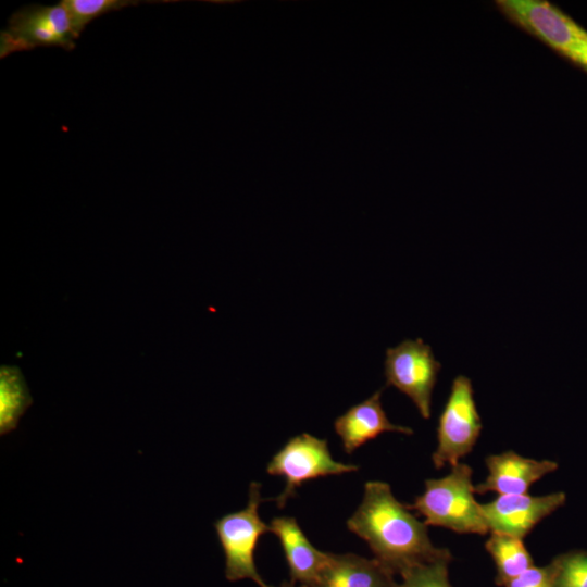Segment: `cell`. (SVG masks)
<instances>
[{
    "instance_id": "cell-1",
    "label": "cell",
    "mask_w": 587,
    "mask_h": 587,
    "mask_svg": "<svg viewBox=\"0 0 587 587\" xmlns=\"http://www.w3.org/2000/svg\"><path fill=\"white\" fill-rule=\"evenodd\" d=\"M411 511L395 498L387 483L367 482L347 527L367 542L377 561L401 576L417 565L451 555L448 549L434 546L427 525Z\"/></svg>"
},
{
    "instance_id": "cell-2",
    "label": "cell",
    "mask_w": 587,
    "mask_h": 587,
    "mask_svg": "<svg viewBox=\"0 0 587 587\" xmlns=\"http://www.w3.org/2000/svg\"><path fill=\"white\" fill-rule=\"evenodd\" d=\"M472 474L470 465L459 462L446 476L426 479L424 492L408 507L422 515L427 526L485 535L489 529L474 497Z\"/></svg>"
},
{
    "instance_id": "cell-3",
    "label": "cell",
    "mask_w": 587,
    "mask_h": 587,
    "mask_svg": "<svg viewBox=\"0 0 587 587\" xmlns=\"http://www.w3.org/2000/svg\"><path fill=\"white\" fill-rule=\"evenodd\" d=\"M499 10L516 26L587 73V29L545 0H499Z\"/></svg>"
},
{
    "instance_id": "cell-4",
    "label": "cell",
    "mask_w": 587,
    "mask_h": 587,
    "mask_svg": "<svg viewBox=\"0 0 587 587\" xmlns=\"http://www.w3.org/2000/svg\"><path fill=\"white\" fill-rule=\"evenodd\" d=\"M261 485L249 486L247 505L217 519L213 526L225 555V576L230 582L249 578L260 587L267 584L260 576L254 562V552L260 537L271 532L270 525L259 515L262 501Z\"/></svg>"
},
{
    "instance_id": "cell-5",
    "label": "cell",
    "mask_w": 587,
    "mask_h": 587,
    "mask_svg": "<svg viewBox=\"0 0 587 587\" xmlns=\"http://www.w3.org/2000/svg\"><path fill=\"white\" fill-rule=\"evenodd\" d=\"M482 427L472 382L464 375H458L438 419V444L432 455L435 467L457 465L474 448Z\"/></svg>"
},
{
    "instance_id": "cell-6",
    "label": "cell",
    "mask_w": 587,
    "mask_h": 587,
    "mask_svg": "<svg viewBox=\"0 0 587 587\" xmlns=\"http://www.w3.org/2000/svg\"><path fill=\"white\" fill-rule=\"evenodd\" d=\"M354 464L342 463L333 459L326 439L303 433L291 437L278 450L266 466L270 475L285 478V488L274 500L283 508L303 483L357 471Z\"/></svg>"
},
{
    "instance_id": "cell-7",
    "label": "cell",
    "mask_w": 587,
    "mask_h": 587,
    "mask_svg": "<svg viewBox=\"0 0 587 587\" xmlns=\"http://www.w3.org/2000/svg\"><path fill=\"white\" fill-rule=\"evenodd\" d=\"M77 38L61 3L26 5L11 15L8 27L1 32L0 58L38 47L73 50Z\"/></svg>"
},
{
    "instance_id": "cell-8",
    "label": "cell",
    "mask_w": 587,
    "mask_h": 587,
    "mask_svg": "<svg viewBox=\"0 0 587 587\" xmlns=\"http://www.w3.org/2000/svg\"><path fill=\"white\" fill-rule=\"evenodd\" d=\"M441 364L423 339H404L386 350V385L407 395L424 419L430 416L432 396Z\"/></svg>"
},
{
    "instance_id": "cell-9",
    "label": "cell",
    "mask_w": 587,
    "mask_h": 587,
    "mask_svg": "<svg viewBox=\"0 0 587 587\" xmlns=\"http://www.w3.org/2000/svg\"><path fill=\"white\" fill-rule=\"evenodd\" d=\"M566 495L557 491L542 496L502 495L480 503L490 533L508 534L523 539L540 521L565 503Z\"/></svg>"
},
{
    "instance_id": "cell-10",
    "label": "cell",
    "mask_w": 587,
    "mask_h": 587,
    "mask_svg": "<svg viewBox=\"0 0 587 587\" xmlns=\"http://www.w3.org/2000/svg\"><path fill=\"white\" fill-rule=\"evenodd\" d=\"M488 475L475 486V494H527L530 486L545 475L554 472L558 463L551 460L525 458L514 451L491 454L485 459Z\"/></svg>"
},
{
    "instance_id": "cell-11",
    "label": "cell",
    "mask_w": 587,
    "mask_h": 587,
    "mask_svg": "<svg viewBox=\"0 0 587 587\" xmlns=\"http://www.w3.org/2000/svg\"><path fill=\"white\" fill-rule=\"evenodd\" d=\"M383 389L352 405L335 420L334 428L346 453L351 454L365 442L386 432L411 435L413 429L391 423L382 404Z\"/></svg>"
},
{
    "instance_id": "cell-12",
    "label": "cell",
    "mask_w": 587,
    "mask_h": 587,
    "mask_svg": "<svg viewBox=\"0 0 587 587\" xmlns=\"http://www.w3.org/2000/svg\"><path fill=\"white\" fill-rule=\"evenodd\" d=\"M395 574L375 558L353 553L328 557L311 587H398Z\"/></svg>"
},
{
    "instance_id": "cell-13",
    "label": "cell",
    "mask_w": 587,
    "mask_h": 587,
    "mask_svg": "<svg viewBox=\"0 0 587 587\" xmlns=\"http://www.w3.org/2000/svg\"><path fill=\"white\" fill-rule=\"evenodd\" d=\"M270 529L282 545L291 580L311 587L328 557V552L316 549L294 517H274L270 523Z\"/></svg>"
},
{
    "instance_id": "cell-14",
    "label": "cell",
    "mask_w": 587,
    "mask_h": 587,
    "mask_svg": "<svg viewBox=\"0 0 587 587\" xmlns=\"http://www.w3.org/2000/svg\"><path fill=\"white\" fill-rule=\"evenodd\" d=\"M485 548L496 564L495 583L499 586L505 587L511 579L534 566L533 558L521 538L492 532Z\"/></svg>"
},
{
    "instance_id": "cell-15",
    "label": "cell",
    "mask_w": 587,
    "mask_h": 587,
    "mask_svg": "<svg viewBox=\"0 0 587 587\" xmlns=\"http://www.w3.org/2000/svg\"><path fill=\"white\" fill-rule=\"evenodd\" d=\"M25 379L16 366L2 365L0 369V433L13 430L20 417L32 404Z\"/></svg>"
},
{
    "instance_id": "cell-16",
    "label": "cell",
    "mask_w": 587,
    "mask_h": 587,
    "mask_svg": "<svg viewBox=\"0 0 587 587\" xmlns=\"http://www.w3.org/2000/svg\"><path fill=\"white\" fill-rule=\"evenodd\" d=\"M160 3L168 1H137V0H63L60 3L68 13L71 24L77 37L95 18L139 3Z\"/></svg>"
},
{
    "instance_id": "cell-17",
    "label": "cell",
    "mask_w": 587,
    "mask_h": 587,
    "mask_svg": "<svg viewBox=\"0 0 587 587\" xmlns=\"http://www.w3.org/2000/svg\"><path fill=\"white\" fill-rule=\"evenodd\" d=\"M451 559L442 557L407 571L398 587H452L448 573Z\"/></svg>"
},
{
    "instance_id": "cell-18",
    "label": "cell",
    "mask_w": 587,
    "mask_h": 587,
    "mask_svg": "<svg viewBox=\"0 0 587 587\" xmlns=\"http://www.w3.org/2000/svg\"><path fill=\"white\" fill-rule=\"evenodd\" d=\"M553 587H587V551L571 550L554 558Z\"/></svg>"
},
{
    "instance_id": "cell-19",
    "label": "cell",
    "mask_w": 587,
    "mask_h": 587,
    "mask_svg": "<svg viewBox=\"0 0 587 587\" xmlns=\"http://www.w3.org/2000/svg\"><path fill=\"white\" fill-rule=\"evenodd\" d=\"M554 559L545 566H532L511 579L505 587H553L555 576Z\"/></svg>"
},
{
    "instance_id": "cell-20",
    "label": "cell",
    "mask_w": 587,
    "mask_h": 587,
    "mask_svg": "<svg viewBox=\"0 0 587 587\" xmlns=\"http://www.w3.org/2000/svg\"><path fill=\"white\" fill-rule=\"evenodd\" d=\"M265 587H307L304 585H300V584H297L292 580L290 582H283L280 585L278 586H270V585H266Z\"/></svg>"
}]
</instances>
